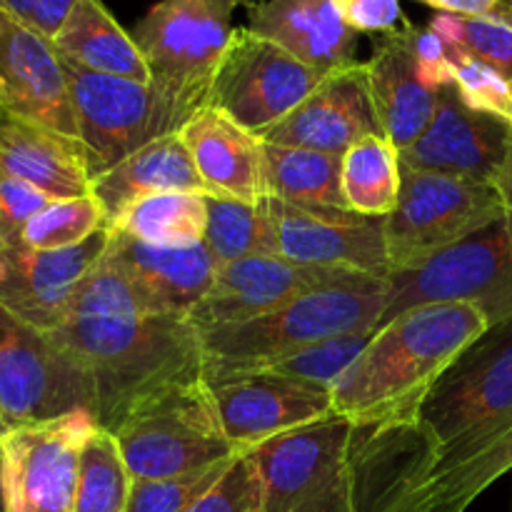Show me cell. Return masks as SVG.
Wrapping results in <instances>:
<instances>
[{"instance_id": "obj_1", "label": "cell", "mask_w": 512, "mask_h": 512, "mask_svg": "<svg viewBox=\"0 0 512 512\" xmlns=\"http://www.w3.org/2000/svg\"><path fill=\"white\" fill-rule=\"evenodd\" d=\"M93 385V415L115 433L150 400L203 380L198 328L183 315L148 313L120 268L103 255L48 333Z\"/></svg>"}, {"instance_id": "obj_2", "label": "cell", "mask_w": 512, "mask_h": 512, "mask_svg": "<svg viewBox=\"0 0 512 512\" xmlns=\"http://www.w3.org/2000/svg\"><path fill=\"white\" fill-rule=\"evenodd\" d=\"M488 328V315L478 305L405 310L373 330L363 353L333 385L335 413L353 425L415 420L435 380Z\"/></svg>"}, {"instance_id": "obj_3", "label": "cell", "mask_w": 512, "mask_h": 512, "mask_svg": "<svg viewBox=\"0 0 512 512\" xmlns=\"http://www.w3.org/2000/svg\"><path fill=\"white\" fill-rule=\"evenodd\" d=\"M418 420L443 450L512 470V318L490 325L425 393Z\"/></svg>"}, {"instance_id": "obj_4", "label": "cell", "mask_w": 512, "mask_h": 512, "mask_svg": "<svg viewBox=\"0 0 512 512\" xmlns=\"http://www.w3.org/2000/svg\"><path fill=\"white\" fill-rule=\"evenodd\" d=\"M385 293L388 280L368 275L315 290L243 323L198 328L205 368H248L340 335L373 333L380 325Z\"/></svg>"}, {"instance_id": "obj_5", "label": "cell", "mask_w": 512, "mask_h": 512, "mask_svg": "<svg viewBox=\"0 0 512 512\" xmlns=\"http://www.w3.org/2000/svg\"><path fill=\"white\" fill-rule=\"evenodd\" d=\"M240 5L248 0H158L130 33L153 75L150 83L188 120L208 103Z\"/></svg>"}, {"instance_id": "obj_6", "label": "cell", "mask_w": 512, "mask_h": 512, "mask_svg": "<svg viewBox=\"0 0 512 512\" xmlns=\"http://www.w3.org/2000/svg\"><path fill=\"white\" fill-rule=\"evenodd\" d=\"M113 435L133 480L178 478L240 455L205 380L150 400Z\"/></svg>"}, {"instance_id": "obj_7", "label": "cell", "mask_w": 512, "mask_h": 512, "mask_svg": "<svg viewBox=\"0 0 512 512\" xmlns=\"http://www.w3.org/2000/svg\"><path fill=\"white\" fill-rule=\"evenodd\" d=\"M435 303L478 305L490 325L512 318V213L418 268L390 275L380 325L405 310Z\"/></svg>"}, {"instance_id": "obj_8", "label": "cell", "mask_w": 512, "mask_h": 512, "mask_svg": "<svg viewBox=\"0 0 512 512\" xmlns=\"http://www.w3.org/2000/svg\"><path fill=\"white\" fill-rule=\"evenodd\" d=\"M355 425L333 413L250 450L263 480V512H353Z\"/></svg>"}, {"instance_id": "obj_9", "label": "cell", "mask_w": 512, "mask_h": 512, "mask_svg": "<svg viewBox=\"0 0 512 512\" xmlns=\"http://www.w3.org/2000/svg\"><path fill=\"white\" fill-rule=\"evenodd\" d=\"M505 213L490 183L403 168L398 205L383 218L393 273L418 268Z\"/></svg>"}, {"instance_id": "obj_10", "label": "cell", "mask_w": 512, "mask_h": 512, "mask_svg": "<svg viewBox=\"0 0 512 512\" xmlns=\"http://www.w3.org/2000/svg\"><path fill=\"white\" fill-rule=\"evenodd\" d=\"M63 68L93 180L153 140L180 133L188 123L153 83L93 73L68 60Z\"/></svg>"}, {"instance_id": "obj_11", "label": "cell", "mask_w": 512, "mask_h": 512, "mask_svg": "<svg viewBox=\"0 0 512 512\" xmlns=\"http://www.w3.org/2000/svg\"><path fill=\"white\" fill-rule=\"evenodd\" d=\"M328 73L310 68L273 40L235 28L208 90L210 108L260 135L293 113Z\"/></svg>"}, {"instance_id": "obj_12", "label": "cell", "mask_w": 512, "mask_h": 512, "mask_svg": "<svg viewBox=\"0 0 512 512\" xmlns=\"http://www.w3.org/2000/svg\"><path fill=\"white\" fill-rule=\"evenodd\" d=\"M93 385L68 353L43 330L0 305V413L13 428L93 413Z\"/></svg>"}, {"instance_id": "obj_13", "label": "cell", "mask_w": 512, "mask_h": 512, "mask_svg": "<svg viewBox=\"0 0 512 512\" xmlns=\"http://www.w3.org/2000/svg\"><path fill=\"white\" fill-rule=\"evenodd\" d=\"M90 410L18 425L0 440L8 512H73L80 453L98 430Z\"/></svg>"}, {"instance_id": "obj_14", "label": "cell", "mask_w": 512, "mask_h": 512, "mask_svg": "<svg viewBox=\"0 0 512 512\" xmlns=\"http://www.w3.org/2000/svg\"><path fill=\"white\" fill-rule=\"evenodd\" d=\"M263 203L283 258L318 268L373 275L380 280L393 275L385 250L383 218H370L348 208L285 203L270 195L263 198Z\"/></svg>"}, {"instance_id": "obj_15", "label": "cell", "mask_w": 512, "mask_h": 512, "mask_svg": "<svg viewBox=\"0 0 512 512\" xmlns=\"http://www.w3.org/2000/svg\"><path fill=\"white\" fill-rule=\"evenodd\" d=\"M108 243V228L65 250L0 240V305L33 328L53 333L65 323L75 293L103 260Z\"/></svg>"}, {"instance_id": "obj_16", "label": "cell", "mask_w": 512, "mask_h": 512, "mask_svg": "<svg viewBox=\"0 0 512 512\" xmlns=\"http://www.w3.org/2000/svg\"><path fill=\"white\" fill-rule=\"evenodd\" d=\"M358 278H368V275L303 265L283 255L230 260V263L218 265L213 288L193 308L190 323L195 328L243 323V320L273 313L315 290L353 283Z\"/></svg>"}, {"instance_id": "obj_17", "label": "cell", "mask_w": 512, "mask_h": 512, "mask_svg": "<svg viewBox=\"0 0 512 512\" xmlns=\"http://www.w3.org/2000/svg\"><path fill=\"white\" fill-rule=\"evenodd\" d=\"M203 380L213 390L223 428L238 453H250L278 435L335 413L328 390L278 375L210 373Z\"/></svg>"}, {"instance_id": "obj_18", "label": "cell", "mask_w": 512, "mask_h": 512, "mask_svg": "<svg viewBox=\"0 0 512 512\" xmlns=\"http://www.w3.org/2000/svg\"><path fill=\"white\" fill-rule=\"evenodd\" d=\"M0 103L25 120L78 140L63 58L53 40L0 8Z\"/></svg>"}, {"instance_id": "obj_19", "label": "cell", "mask_w": 512, "mask_h": 512, "mask_svg": "<svg viewBox=\"0 0 512 512\" xmlns=\"http://www.w3.org/2000/svg\"><path fill=\"white\" fill-rule=\"evenodd\" d=\"M370 135H383V128L375 115L368 68L353 63L325 75L293 113L258 138L343 158L358 140Z\"/></svg>"}, {"instance_id": "obj_20", "label": "cell", "mask_w": 512, "mask_h": 512, "mask_svg": "<svg viewBox=\"0 0 512 512\" xmlns=\"http://www.w3.org/2000/svg\"><path fill=\"white\" fill-rule=\"evenodd\" d=\"M510 128L493 115L468 108L455 85H448L438 93L425 133L400 150V165L490 183L503 163Z\"/></svg>"}, {"instance_id": "obj_21", "label": "cell", "mask_w": 512, "mask_h": 512, "mask_svg": "<svg viewBox=\"0 0 512 512\" xmlns=\"http://www.w3.org/2000/svg\"><path fill=\"white\" fill-rule=\"evenodd\" d=\"M105 258L118 265L148 313L183 318H190L195 305L213 288L220 265L205 243L158 248L120 233H110Z\"/></svg>"}, {"instance_id": "obj_22", "label": "cell", "mask_w": 512, "mask_h": 512, "mask_svg": "<svg viewBox=\"0 0 512 512\" xmlns=\"http://www.w3.org/2000/svg\"><path fill=\"white\" fill-rule=\"evenodd\" d=\"M178 135L210 193L248 205L268 198L258 135L210 105L200 108Z\"/></svg>"}, {"instance_id": "obj_23", "label": "cell", "mask_w": 512, "mask_h": 512, "mask_svg": "<svg viewBox=\"0 0 512 512\" xmlns=\"http://www.w3.org/2000/svg\"><path fill=\"white\" fill-rule=\"evenodd\" d=\"M248 28L320 73L355 63L358 33L333 0H248Z\"/></svg>"}, {"instance_id": "obj_24", "label": "cell", "mask_w": 512, "mask_h": 512, "mask_svg": "<svg viewBox=\"0 0 512 512\" xmlns=\"http://www.w3.org/2000/svg\"><path fill=\"white\" fill-rule=\"evenodd\" d=\"M0 173L25 180L53 200L93 195L80 140L0 110Z\"/></svg>"}, {"instance_id": "obj_25", "label": "cell", "mask_w": 512, "mask_h": 512, "mask_svg": "<svg viewBox=\"0 0 512 512\" xmlns=\"http://www.w3.org/2000/svg\"><path fill=\"white\" fill-rule=\"evenodd\" d=\"M365 68L383 135L398 150L410 148L428 128L440 90H430L420 80L410 48L408 23L405 28L383 35Z\"/></svg>"}, {"instance_id": "obj_26", "label": "cell", "mask_w": 512, "mask_h": 512, "mask_svg": "<svg viewBox=\"0 0 512 512\" xmlns=\"http://www.w3.org/2000/svg\"><path fill=\"white\" fill-rule=\"evenodd\" d=\"M173 190L213 195L178 133L153 140L93 180V198L103 210L108 230L133 203Z\"/></svg>"}, {"instance_id": "obj_27", "label": "cell", "mask_w": 512, "mask_h": 512, "mask_svg": "<svg viewBox=\"0 0 512 512\" xmlns=\"http://www.w3.org/2000/svg\"><path fill=\"white\" fill-rule=\"evenodd\" d=\"M53 45L60 58L93 73L138 83L153 80L138 43L120 28L103 0H75L63 28L53 38Z\"/></svg>"}, {"instance_id": "obj_28", "label": "cell", "mask_w": 512, "mask_h": 512, "mask_svg": "<svg viewBox=\"0 0 512 512\" xmlns=\"http://www.w3.org/2000/svg\"><path fill=\"white\" fill-rule=\"evenodd\" d=\"M263 173L270 198L313 208H348L340 185L343 158L338 155L263 140Z\"/></svg>"}, {"instance_id": "obj_29", "label": "cell", "mask_w": 512, "mask_h": 512, "mask_svg": "<svg viewBox=\"0 0 512 512\" xmlns=\"http://www.w3.org/2000/svg\"><path fill=\"white\" fill-rule=\"evenodd\" d=\"M208 230V205L203 193L148 195L130 205L113 223L110 233L128 235L140 243L158 248H188L205 240Z\"/></svg>"}, {"instance_id": "obj_30", "label": "cell", "mask_w": 512, "mask_h": 512, "mask_svg": "<svg viewBox=\"0 0 512 512\" xmlns=\"http://www.w3.org/2000/svg\"><path fill=\"white\" fill-rule=\"evenodd\" d=\"M340 185L350 210L370 218H388L398 205L403 185L400 150L385 135L358 140L343 155Z\"/></svg>"}, {"instance_id": "obj_31", "label": "cell", "mask_w": 512, "mask_h": 512, "mask_svg": "<svg viewBox=\"0 0 512 512\" xmlns=\"http://www.w3.org/2000/svg\"><path fill=\"white\" fill-rule=\"evenodd\" d=\"M205 205H208V230L203 243L218 263L255 258V255H280L263 200L258 205H248L233 198L205 195Z\"/></svg>"}, {"instance_id": "obj_32", "label": "cell", "mask_w": 512, "mask_h": 512, "mask_svg": "<svg viewBox=\"0 0 512 512\" xmlns=\"http://www.w3.org/2000/svg\"><path fill=\"white\" fill-rule=\"evenodd\" d=\"M133 475L113 433L98 428L80 453L73 512H125Z\"/></svg>"}, {"instance_id": "obj_33", "label": "cell", "mask_w": 512, "mask_h": 512, "mask_svg": "<svg viewBox=\"0 0 512 512\" xmlns=\"http://www.w3.org/2000/svg\"><path fill=\"white\" fill-rule=\"evenodd\" d=\"M370 335L373 333L340 335V338L323 340V343L308 345V348L295 350V353L270 360V363L248 365V368H205L203 378L210 373H268L278 375V378H288L293 383L313 385V388L330 393L340 375L363 353Z\"/></svg>"}, {"instance_id": "obj_34", "label": "cell", "mask_w": 512, "mask_h": 512, "mask_svg": "<svg viewBox=\"0 0 512 512\" xmlns=\"http://www.w3.org/2000/svg\"><path fill=\"white\" fill-rule=\"evenodd\" d=\"M103 228H108L105 215L93 195L53 200L20 230V243L35 250H65L85 243Z\"/></svg>"}, {"instance_id": "obj_35", "label": "cell", "mask_w": 512, "mask_h": 512, "mask_svg": "<svg viewBox=\"0 0 512 512\" xmlns=\"http://www.w3.org/2000/svg\"><path fill=\"white\" fill-rule=\"evenodd\" d=\"M453 48L473 55L480 63L498 70L503 78L512 80V25L500 15H468L435 13L428 25Z\"/></svg>"}, {"instance_id": "obj_36", "label": "cell", "mask_w": 512, "mask_h": 512, "mask_svg": "<svg viewBox=\"0 0 512 512\" xmlns=\"http://www.w3.org/2000/svg\"><path fill=\"white\" fill-rule=\"evenodd\" d=\"M238 458V455H235ZM233 458V460H235ZM233 460L165 480H133L125 512H188L220 480Z\"/></svg>"}, {"instance_id": "obj_37", "label": "cell", "mask_w": 512, "mask_h": 512, "mask_svg": "<svg viewBox=\"0 0 512 512\" xmlns=\"http://www.w3.org/2000/svg\"><path fill=\"white\" fill-rule=\"evenodd\" d=\"M450 68H453L455 90L468 108L512 125V85L508 78L453 45H450Z\"/></svg>"}, {"instance_id": "obj_38", "label": "cell", "mask_w": 512, "mask_h": 512, "mask_svg": "<svg viewBox=\"0 0 512 512\" xmlns=\"http://www.w3.org/2000/svg\"><path fill=\"white\" fill-rule=\"evenodd\" d=\"M188 512H263V480L253 455L240 453Z\"/></svg>"}, {"instance_id": "obj_39", "label": "cell", "mask_w": 512, "mask_h": 512, "mask_svg": "<svg viewBox=\"0 0 512 512\" xmlns=\"http://www.w3.org/2000/svg\"><path fill=\"white\" fill-rule=\"evenodd\" d=\"M50 203L53 198L35 185L0 173V240L20 243V230Z\"/></svg>"}, {"instance_id": "obj_40", "label": "cell", "mask_w": 512, "mask_h": 512, "mask_svg": "<svg viewBox=\"0 0 512 512\" xmlns=\"http://www.w3.org/2000/svg\"><path fill=\"white\" fill-rule=\"evenodd\" d=\"M410 48H413L418 75L430 90H443L453 85V68H450V45L433 33L430 28H415L408 23Z\"/></svg>"}, {"instance_id": "obj_41", "label": "cell", "mask_w": 512, "mask_h": 512, "mask_svg": "<svg viewBox=\"0 0 512 512\" xmlns=\"http://www.w3.org/2000/svg\"><path fill=\"white\" fill-rule=\"evenodd\" d=\"M333 5L355 33H393L403 20L400 0H333Z\"/></svg>"}, {"instance_id": "obj_42", "label": "cell", "mask_w": 512, "mask_h": 512, "mask_svg": "<svg viewBox=\"0 0 512 512\" xmlns=\"http://www.w3.org/2000/svg\"><path fill=\"white\" fill-rule=\"evenodd\" d=\"M75 0H0V8L18 18L20 23L53 40L73 10Z\"/></svg>"}, {"instance_id": "obj_43", "label": "cell", "mask_w": 512, "mask_h": 512, "mask_svg": "<svg viewBox=\"0 0 512 512\" xmlns=\"http://www.w3.org/2000/svg\"><path fill=\"white\" fill-rule=\"evenodd\" d=\"M428 5L435 13L468 15V18H483V15H498L505 8L503 0H418Z\"/></svg>"}, {"instance_id": "obj_44", "label": "cell", "mask_w": 512, "mask_h": 512, "mask_svg": "<svg viewBox=\"0 0 512 512\" xmlns=\"http://www.w3.org/2000/svg\"><path fill=\"white\" fill-rule=\"evenodd\" d=\"M490 185H493L495 193L500 195L505 210L512 213V128H510V135H508V145H505L503 163H500L498 173H495V178L490 180Z\"/></svg>"}, {"instance_id": "obj_45", "label": "cell", "mask_w": 512, "mask_h": 512, "mask_svg": "<svg viewBox=\"0 0 512 512\" xmlns=\"http://www.w3.org/2000/svg\"><path fill=\"white\" fill-rule=\"evenodd\" d=\"M0 512H8L5 510V495H3V455H0Z\"/></svg>"}, {"instance_id": "obj_46", "label": "cell", "mask_w": 512, "mask_h": 512, "mask_svg": "<svg viewBox=\"0 0 512 512\" xmlns=\"http://www.w3.org/2000/svg\"><path fill=\"white\" fill-rule=\"evenodd\" d=\"M10 430H13V425H10V423H8V420H5V415H3V413H0V440H3V438H5V435H8V433H10Z\"/></svg>"}, {"instance_id": "obj_47", "label": "cell", "mask_w": 512, "mask_h": 512, "mask_svg": "<svg viewBox=\"0 0 512 512\" xmlns=\"http://www.w3.org/2000/svg\"><path fill=\"white\" fill-rule=\"evenodd\" d=\"M500 18H505V20H508V23L512 25V8H510V5H505V8L503 10H500Z\"/></svg>"}, {"instance_id": "obj_48", "label": "cell", "mask_w": 512, "mask_h": 512, "mask_svg": "<svg viewBox=\"0 0 512 512\" xmlns=\"http://www.w3.org/2000/svg\"><path fill=\"white\" fill-rule=\"evenodd\" d=\"M503 3H505V5H510V8H512V0H503Z\"/></svg>"}, {"instance_id": "obj_49", "label": "cell", "mask_w": 512, "mask_h": 512, "mask_svg": "<svg viewBox=\"0 0 512 512\" xmlns=\"http://www.w3.org/2000/svg\"><path fill=\"white\" fill-rule=\"evenodd\" d=\"M0 110H3V103H0Z\"/></svg>"}, {"instance_id": "obj_50", "label": "cell", "mask_w": 512, "mask_h": 512, "mask_svg": "<svg viewBox=\"0 0 512 512\" xmlns=\"http://www.w3.org/2000/svg\"><path fill=\"white\" fill-rule=\"evenodd\" d=\"M510 85H512V80H510Z\"/></svg>"}]
</instances>
